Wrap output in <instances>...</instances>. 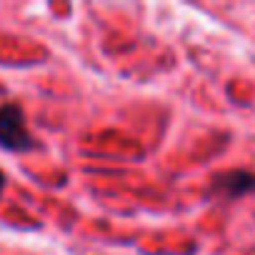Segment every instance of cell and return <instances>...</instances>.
<instances>
[{
  "instance_id": "obj_3",
  "label": "cell",
  "mask_w": 255,
  "mask_h": 255,
  "mask_svg": "<svg viewBox=\"0 0 255 255\" xmlns=\"http://www.w3.org/2000/svg\"><path fill=\"white\" fill-rule=\"evenodd\" d=\"M3 185H5V175L0 173V193H3Z\"/></svg>"
},
{
  "instance_id": "obj_1",
  "label": "cell",
  "mask_w": 255,
  "mask_h": 255,
  "mask_svg": "<svg viewBox=\"0 0 255 255\" xmlns=\"http://www.w3.org/2000/svg\"><path fill=\"white\" fill-rule=\"evenodd\" d=\"M0 148L13 153L33 148V138L28 133L23 110L18 105H0Z\"/></svg>"
},
{
  "instance_id": "obj_2",
  "label": "cell",
  "mask_w": 255,
  "mask_h": 255,
  "mask_svg": "<svg viewBox=\"0 0 255 255\" xmlns=\"http://www.w3.org/2000/svg\"><path fill=\"white\" fill-rule=\"evenodd\" d=\"M215 188L218 190H223L228 198H238V195H243V193H248V190H253L255 188V175H250V173H225V175H218L215 178Z\"/></svg>"
}]
</instances>
